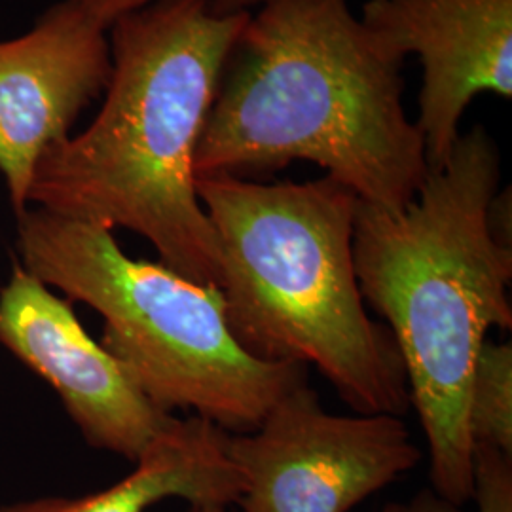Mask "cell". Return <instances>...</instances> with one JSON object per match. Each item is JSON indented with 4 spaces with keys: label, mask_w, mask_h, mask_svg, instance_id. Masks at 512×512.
I'll return each instance as SVG.
<instances>
[{
    "label": "cell",
    "mask_w": 512,
    "mask_h": 512,
    "mask_svg": "<svg viewBox=\"0 0 512 512\" xmlns=\"http://www.w3.org/2000/svg\"><path fill=\"white\" fill-rule=\"evenodd\" d=\"M16 220L19 264L103 317L99 344L165 414L184 410L249 433L306 382V366L262 361L239 346L217 287L131 258L103 226L38 207Z\"/></svg>",
    "instance_id": "5"
},
{
    "label": "cell",
    "mask_w": 512,
    "mask_h": 512,
    "mask_svg": "<svg viewBox=\"0 0 512 512\" xmlns=\"http://www.w3.org/2000/svg\"><path fill=\"white\" fill-rule=\"evenodd\" d=\"M473 446L484 444L512 456V346L486 340L476 355L467 399Z\"/></svg>",
    "instance_id": "11"
},
{
    "label": "cell",
    "mask_w": 512,
    "mask_h": 512,
    "mask_svg": "<svg viewBox=\"0 0 512 512\" xmlns=\"http://www.w3.org/2000/svg\"><path fill=\"white\" fill-rule=\"evenodd\" d=\"M224 433L198 416L177 418L148 444L120 482L82 497H42L0 507V512H147L165 499L188 505L232 507L243 476L224 450Z\"/></svg>",
    "instance_id": "10"
},
{
    "label": "cell",
    "mask_w": 512,
    "mask_h": 512,
    "mask_svg": "<svg viewBox=\"0 0 512 512\" xmlns=\"http://www.w3.org/2000/svg\"><path fill=\"white\" fill-rule=\"evenodd\" d=\"M499 165L492 135L475 126L403 211L359 200L353 224L361 294L401 353L429 446L431 488L458 507L475 494L467 399L476 355L490 330L512 327V245L488 217Z\"/></svg>",
    "instance_id": "3"
},
{
    "label": "cell",
    "mask_w": 512,
    "mask_h": 512,
    "mask_svg": "<svg viewBox=\"0 0 512 512\" xmlns=\"http://www.w3.org/2000/svg\"><path fill=\"white\" fill-rule=\"evenodd\" d=\"M363 23L395 54L420 57V131L429 171L442 169L480 93L512 95V0H366Z\"/></svg>",
    "instance_id": "9"
},
{
    "label": "cell",
    "mask_w": 512,
    "mask_h": 512,
    "mask_svg": "<svg viewBox=\"0 0 512 512\" xmlns=\"http://www.w3.org/2000/svg\"><path fill=\"white\" fill-rule=\"evenodd\" d=\"M251 12L209 0H154L109 27L112 71L84 131L38 160L27 207L148 239L162 264L220 285L219 239L194 158L220 74Z\"/></svg>",
    "instance_id": "2"
},
{
    "label": "cell",
    "mask_w": 512,
    "mask_h": 512,
    "mask_svg": "<svg viewBox=\"0 0 512 512\" xmlns=\"http://www.w3.org/2000/svg\"><path fill=\"white\" fill-rule=\"evenodd\" d=\"M478 512H512V459L492 446H475V494Z\"/></svg>",
    "instance_id": "12"
},
{
    "label": "cell",
    "mask_w": 512,
    "mask_h": 512,
    "mask_svg": "<svg viewBox=\"0 0 512 512\" xmlns=\"http://www.w3.org/2000/svg\"><path fill=\"white\" fill-rule=\"evenodd\" d=\"M110 71L109 27L84 0H59L27 33L0 40V175L16 217L38 160L105 93Z\"/></svg>",
    "instance_id": "8"
},
{
    "label": "cell",
    "mask_w": 512,
    "mask_h": 512,
    "mask_svg": "<svg viewBox=\"0 0 512 512\" xmlns=\"http://www.w3.org/2000/svg\"><path fill=\"white\" fill-rule=\"evenodd\" d=\"M239 512H349L420 463L401 416L330 414L308 382L249 433H224Z\"/></svg>",
    "instance_id": "6"
},
{
    "label": "cell",
    "mask_w": 512,
    "mask_h": 512,
    "mask_svg": "<svg viewBox=\"0 0 512 512\" xmlns=\"http://www.w3.org/2000/svg\"><path fill=\"white\" fill-rule=\"evenodd\" d=\"M219 239V291L239 346L270 363L315 366L357 414L410 408L391 332L368 317L353 260L359 198L330 177L196 179Z\"/></svg>",
    "instance_id": "4"
},
{
    "label": "cell",
    "mask_w": 512,
    "mask_h": 512,
    "mask_svg": "<svg viewBox=\"0 0 512 512\" xmlns=\"http://www.w3.org/2000/svg\"><path fill=\"white\" fill-rule=\"evenodd\" d=\"M84 2L92 12L93 18L99 19L103 25L110 27L124 14L143 8L154 0H84ZM209 2L217 14H239V12H251V8H258L264 0H209Z\"/></svg>",
    "instance_id": "13"
},
{
    "label": "cell",
    "mask_w": 512,
    "mask_h": 512,
    "mask_svg": "<svg viewBox=\"0 0 512 512\" xmlns=\"http://www.w3.org/2000/svg\"><path fill=\"white\" fill-rule=\"evenodd\" d=\"M186 512H234L232 507H219V505H188Z\"/></svg>",
    "instance_id": "15"
},
{
    "label": "cell",
    "mask_w": 512,
    "mask_h": 512,
    "mask_svg": "<svg viewBox=\"0 0 512 512\" xmlns=\"http://www.w3.org/2000/svg\"><path fill=\"white\" fill-rule=\"evenodd\" d=\"M403 65L348 0H264L220 74L196 179H243L304 160L361 202L403 211L429 175L404 110Z\"/></svg>",
    "instance_id": "1"
},
{
    "label": "cell",
    "mask_w": 512,
    "mask_h": 512,
    "mask_svg": "<svg viewBox=\"0 0 512 512\" xmlns=\"http://www.w3.org/2000/svg\"><path fill=\"white\" fill-rule=\"evenodd\" d=\"M380 512H465L463 507H458L444 497H440L433 488H425L420 494L416 495L410 503L401 505V503H389L385 509Z\"/></svg>",
    "instance_id": "14"
},
{
    "label": "cell",
    "mask_w": 512,
    "mask_h": 512,
    "mask_svg": "<svg viewBox=\"0 0 512 512\" xmlns=\"http://www.w3.org/2000/svg\"><path fill=\"white\" fill-rule=\"evenodd\" d=\"M71 304L16 262L0 289V346L54 387L92 448L135 463L177 418L148 401Z\"/></svg>",
    "instance_id": "7"
}]
</instances>
